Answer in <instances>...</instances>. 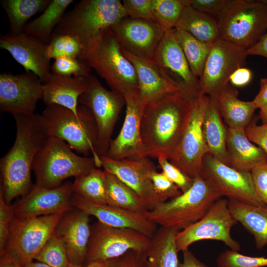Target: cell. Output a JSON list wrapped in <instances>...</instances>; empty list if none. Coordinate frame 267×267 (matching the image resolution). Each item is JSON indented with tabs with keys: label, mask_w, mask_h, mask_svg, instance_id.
<instances>
[{
	"label": "cell",
	"mask_w": 267,
	"mask_h": 267,
	"mask_svg": "<svg viewBox=\"0 0 267 267\" xmlns=\"http://www.w3.org/2000/svg\"><path fill=\"white\" fill-rule=\"evenodd\" d=\"M208 153L230 166L226 147L227 126L222 121L215 97L210 96L203 123Z\"/></svg>",
	"instance_id": "83f0119b"
},
{
	"label": "cell",
	"mask_w": 267,
	"mask_h": 267,
	"mask_svg": "<svg viewBox=\"0 0 267 267\" xmlns=\"http://www.w3.org/2000/svg\"><path fill=\"white\" fill-rule=\"evenodd\" d=\"M252 78L251 71L242 67L236 70L230 76L229 83L233 87H241L247 85Z\"/></svg>",
	"instance_id": "816d5d0a"
},
{
	"label": "cell",
	"mask_w": 267,
	"mask_h": 267,
	"mask_svg": "<svg viewBox=\"0 0 267 267\" xmlns=\"http://www.w3.org/2000/svg\"><path fill=\"white\" fill-rule=\"evenodd\" d=\"M95 168L92 157L76 154L67 143L53 136L48 137L32 166L36 185L47 189L57 187L64 179L76 178Z\"/></svg>",
	"instance_id": "8992f818"
},
{
	"label": "cell",
	"mask_w": 267,
	"mask_h": 267,
	"mask_svg": "<svg viewBox=\"0 0 267 267\" xmlns=\"http://www.w3.org/2000/svg\"><path fill=\"white\" fill-rule=\"evenodd\" d=\"M238 91L229 84L215 97L221 115L229 128L245 129L251 122L257 109L253 101H245L238 98Z\"/></svg>",
	"instance_id": "f1b7e54d"
},
{
	"label": "cell",
	"mask_w": 267,
	"mask_h": 267,
	"mask_svg": "<svg viewBox=\"0 0 267 267\" xmlns=\"http://www.w3.org/2000/svg\"><path fill=\"white\" fill-rule=\"evenodd\" d=\"M43 82L32 72L14 75L0 74V110L16 115L34 113L37 103L42 99Z\"/></svg>",
	"instance_id": "e0dca14e"
},
{
	"label": "cell",
	"mask_w": 267,
	"mask_h": 267,
	"mask_svg": "<svg viewBox=\"0 0 267 267\" xmlns=\"http://www.w3.org/2000/svg\"><path fill=\"white\" fill-rule=\"evenodd\" d=\"M14 217L12 205L5 203L2 193L0 190V253L5 249L10 223Z\"/></svg>",
	"instance_id": "7dc6e473"
},
{
	"label": "cell",
	"mask_w": 267,
	"mask_h": 267,
	"mask_svg": "<svg viewBox=\"0 0 267 267\" xmlns=\"http://www.w3.org/2000/svg\"><path fill=\"white\" fill-rule=\"evenodd\" d=\"M183 262L180 267H209L198 260L188 249L182 252Z\"/></svg>",
	"instance_id": "11a10c76"
},
{
	"label": "cell",
	"mask_w": 267,
	"mask_h": 267,
	"mask_svg": "<svg viewBox=\"0 0 267 267\" xmlns=\"http://www.w3.org/2000/svg\"><path fill=\"white\" fill-rule=\"evenodd\" d=\"M51 0H1L0 3L7 13L9 32H23L29 20L37 13L43 12Z\"/></svg>",
	"instance_id": "836d02e7"
},
{
	"label": "cell",
	"mask_w": 267,
	"mask_h": 267,
	"mask_svg": "<svg viewBox=\"0 0 267 267\" xmlns=\"http://www.w3.org/2000/svg\"><path fill=\"white\" fill-rule=\"evenodd\" d=\"M73 2V0H51L39 16L27 24L24 32L48 44L66 9Z\"/></svg>",
	"instance_id": "d6a6232c"
},
{
	"label": "cell",
	"mask_w": 267,
	"mask_h": 267,
	"mask_svg": "<svg viewBox=\"0 0 267 267\" xmlns=\"http://www.w3.org/2000/svg\"><path fill=\"white\" fill-rule=\"evenodd\" d=\"M197 96L179 91L145 104L140 135L147 157L170 159L184 130L192 102Z\"/></svg>",
	"instance_id": "7a4b0ae2"
},
{
	"label": "cell",
	"mask_w": 267,
	"mask_h": 267,
	"mask_svg": "<svg viewBox=\"0 0 267 267\" xmlns=\"http://www.w3.org/2000/svg\"><path fill=\"white\" fill-rule=\"evenodd\" d=\"M151 178L156 193L164 202L179 196L182 192L162 172H152Z\"/></svg>",
	"instance_id": "f6af8a7d"
},
{
	"label": "cell",
	"mask_w": 267,
	"mask_h": 267,
	"mask_svg": "<svg viewBox=\"0 0 267 267\" xmlns=\"http://www.w3.org/2000/svg\"><path fill=\"white\" fill-rule=\"evenodd\" d=\"M222 195L201 176L194 178L191 187L179 196L161 203L145 213L160 226L182 230L201 219Z\"/></svg>",
	"instance_id": "5b68a950"
},
{
	"label": "cell",
	"mask_w": 267,
	"mask_h": 267,
	"mask_svg": "<svg viewBox=\"0 0 267 267\" xmlns=\"http://www.w3.org/2000/svg\"><path fill=\"white\" fill-rule=\"evenodd\" d=\"M68 267H82L76 266H74V265L70 264Z\"/></svg>",
	"instance_id": "94428289"
},
{
	"label": "cell",
	"mask_w": 267,
	"mask_h": 267,
	"mask_svg": "<svg viewBox=\"0 0 267 267\" xmlns=\"http://www.w3.org/2000/svg\"><path fill=\"white\" fill-rule=\"evenodd\" d=\"M47 44L23 32H8L0 37V47L6 50L25 71L37 75L44 83L50 73Z\"/></svg>",
	"instance_id": "44dd1931"
},
{
	"label": "cell",
	"mask_w": 267,
	"mask_h": 267,
	"mask_svg": "<svg viewBox=\"0 0 267 267\" xmlns=\"http://www.w3.org/2000/svg\"><path fill=\"white\" fill-rule=\"evenodd\" d=\"M145 253L129 251L118 258L106 261V267H143Z\"/></svg>",
	"instance_id": "c3c4849f"
},
{
	"label": "cell",
	"mask_w": 267,
	"mask_h": 267,
	"mask_svg": "<svg viewBox=\"0 0 267 267\" xmlns=\"http://www.w3.org/2000/svg\"><path fill=\"white\" fill-rule=\"evenodd\" d=\"M218 23L221 39L247 50L267 32V0H233Z\"/></svg>",
	"instance_id": "ba28073f"
},
{
	"label": "cell",
	"mask_w": 267,
	"mask_h": 267,
	"mask_svg": "<svg viewBox=\"0 0 267 267\" xmlns=\"http://www.w3.org/2000/svg\"><path fill=\"white\" fill-rule=\"evenodd\" d=\"M185 2L175 29L185 31L208 44L220 38L218 20L193 8L186 0Z\"/></svg>",
	"instance_id": "1f68e13d"
},
{
	"label": "cell",
	"mask_w": 267,
	"mask_h": 267,
	"mask_svg": "<svg viewBox=\"0 0 267 267\" xmlns=\"http://www.w3.org/2000/svg\"><path fill=\"white\" fill-rule=\"evenodd\" d=\"M256 191L267 206V162L251 171Z\"/></svg>",
	"instance_id": "681fc988"
},
{
	"label": "cell",
	"mask_w": 267,
	"mask_h": 267,
	"mask_svg": "<svg viewBox=\"0 0 267 267\" xmlns=\"http://www.w3.org/2000/svg\"><path fill=\"white\" fill-rule=\"evenodd\" d=\"M64 214L25 218L15 216L10 223L5 250L13 254L22 267L33 262L54 233Z\"/></svg>",
	"instance_id": "8fae6325"
},
{
	"label": "cell",
	"mask_w": 267,
	"mask_h": 267,
	"mask_svg": "<svg viewBox=\"0 0 267 267\" xmlns=\"http://www.w3.org/2000/svg\"><path fill=\"white\" fill-rule=\"evenodd\" d=\"M244 130L248 139L267 154V124L257 125L256 122H251Z\"/></svg>",
	"instance_id": "f907efd6"
},
{
	"label": "cell",
	"mask_w": 267,
	"mask_h": 267,
	"mask_svg": "<svg viewBox=\"0 0 267 267\" xmlns=\"http://www.w3.org/2000/svg\"><path fill=\"white\" fill-rule=\"evenodd\" d=\"M186 0L193 8L218 20L227 11L233 1V0Z\"/></svg>",
	"instance_id": "7bdbcfd3"
},
{
	"label": "cell",
	"mask_w": 267,
	"mask_h": 267,
	"mask_svg": "<svg viewBox=\"0 0 267 267\" xmlns=\"http://www.w3.org/2000/svg\"><path fill=\"white\" fill-rule=\"evenodd\" d=\"M34 260L51 267H68L70 265L64 244L55 233L47 241Z\"/></svg>",
	"instance_id": "ab89813d"
},
{
	"label": "cell",
	"mask_w": 267,
	"mask_h": 267,
	"mask_svg": "<svg viewBox=\"0 0 267 267\" xmlns=\"http://www.w3.org/2000/svg\"><path fill=\"white\" fill-rule=\"evenodd\" d=\"M106 172L107 205L136 212L148 211L139 196L113 174Z\"/></svg>",
	"instance_id": "e575fe53"
},
{
	"label": "cell",
	"mask_w": 267,
	"mask_h": 267,
	"mask_svg": "<svg viewBox=\"0 0 267 267\" xmlns=\"http://www.w3.org/2000/svg\"><path fill=\"white\" fill-rule=\"evenodd\" d=\"M122 2L126 16L155 21L152 11L151 0H124Z\"/></svg>",
	"instance_id": "bcb514c9"
},
{
	"label": "cell",
	"mask_w": 267,
	"mask_h": 267,
	"mask_svg": "<svg viewBox=\"0 0 267 267\" xmlns=\"http://www.w3.org/2000/svg\"><path fill=\"white\" fill-rule=\"evenodd\" d=\"M173 30L166 32L151 59L170 78L182 86L189 93L201 94L199 79L192 73Z\"/></svg>",
	"instance_id": "cb8c5ba5"
},
{
	"label": "cell",
	"mask_w": 267,
	"mask_h": 267,
	"mask_svg": "<svg viewBox=\"0 0 267 267\" xmlns=\"http://www.w3.org/2000/svg\"><path fill=\"white\" fill-rule=\"evenodd\" d=\"M228 202L225 198L218 199L201 219L178 231L175 239L178 252L187 250L192 244L205 239L222 241L230 250L238 252L240 245L230 234L232 227L237 222L228 209Z\"/></svg>",
	"instance_id": "4fadbf2b"
},
{
	"label": "cell",
	"mask_w": 267,
	"mask_h": 267,
	"mask_svg": "<svg viewBox=\"0 0 267 267\" xmlns=\"http://www.w3.org/2000/svg\"><path fill=\"white\" fill-rule=\"evenodd\" d=\"M178 230L160 226L150 238L143 267H180L176 236Z\"/></svg>",
	"instance_id": "f546056e"
},
{
	"label": "cell",
	"mask_w": 267,
	"mask_h": 267,
	"mask_svg": "<svg viewBox=\"0 0 267 267\" xmlns=\"http://www.w3.org/2000/svg\"><path fill=\"white\" fill-rule=\"evenodd\" d=\"M122 51L135 69L139 98L145 104L179 91L191 94L170 78L151 58L135 55L122 47Z\"/></svg>",
	"instance_id": "7402d4cb"
},
{
	"label": "cell",
	"mask_w": 267,
	"mask_h": 267,
	"mask_svg": "<svg viewBox=\"0 0 267 267\" xmlns=\"http://www.w3.org/2000/svg\"><path fill=\"white\" fill-rule=\"evenodd\" d=\"M16 135L9 151L0 160V189L7 204L32 189L31 171L35 158L49 137L41 115L13 116Z\"/></svg>",
	"instance_id": "6da1fadb"
},
{
	"label": "cell",
	"mask_w": 267,
	"mask_h": 267,
	"mask_svg": "<svg viewBox=\"0 0 267 267\" xmlns=\"http://www.w3.org/2000/svg\"><path fill=\"white\" fill-rule=\"evenodd\" d=\"M247 49L219 38L211 45L199 78L200 94L216 96L229 84L231 75L244 67Z\"/></svg>",
	"instance_id": "5bb4252c"
},
{
	"label": "cell",
	"mask_w": 267,
	"mask_h": 267,
	"mask_svg": "<svg viewBox=\"0 0 267 267\" xmlns=\"http://www.w3.org/2000/svg\"><path fill=\"white\" fill-rule=\"evenodd\" d=\"M247 51L248 55L261 56L267 59V32L257 44Z\"/></svg>",
	"instance_id": "f5cc1de1"
},
{
	"label": "cell",
	"mask_w": 267,
	"mask_h": 267,
	"mask_svg": "<svg viewBox=\"0 0 267 267\" xmlns=\"http://www.w3.org/2000/svg\"><path fill=\"white\" fill-rule=\"evenodd\" d=\"M79 103L87 107L95 119L98 131L96 154L99 157L106 156L114 126L125 104L124 96L118 92L105 89L90 73Z\"/></svg>",
	"instance_id": "30bf717a"
},
{
	"label": "cell",
	"mask_w": 267,
	"mask_h": 267,
	"mask_svg": "<svg viewBox=\"0 0 267 267\" xmlns=\"http://www.w3.org/2000/svg\"><path fill=\"white\" fill-rule=\"evenodd\" d=\"M201 176L228 199L256 206H267L259 197L251 172L236 170L207 153Z\"/></svg>",
	"instance_id": "9a60e30c"
},
{
	"label": "cell",
	"mask_w": 267,
	"mask_h": 267,
	"mask_svg": "<svg viewBox=\"0 0 267 267\" xmlns=\"http://www.w3.org/2000/svg\"><path fill=\"white\" fill-rule=\"evenodd\" d=\"M253 101L259 109L267 104V78L261 80L260 90Z\"/></svg>",
	"instance_id": "db71d44e"
},
{
	"label": "cell",
	"mask_w": 267,
	"mask_h": 267,
	"mask_svg": "<svg viewBox=\"0 0 267 267\" xmlns=\"http://www.w3.org/2000/svg\"><path fill=\"white\" fill-rule=\"evenodd\" d=\"M73 183L47 189L33 185L30 191L13 205L15 216L19 218L38 217L65 213L75 208L71 203Z\"/></svg>",
	"instance_id": "ffe728a7"
},
{
	"label": "cell",
	"mask_w": 267,
	"mask_h": 267,
	"mask_svg": "<svg viewBox=\"0 0 267 267\" xmlns=\"http://www.w3.org/2000/svg\"><path fill=\"white\" fill-rule=\"evenodd\" d=\"M185 5V0H151L155 20L166 32L175 29Z\"/></svg>",
	"instance_id": "74e56055"
},
{
	"label": "cell",
	"mask_w": 267,
	"mask_h": 267,
	"mask_svg": "<svg viewBox=\"0 0 267 267\" xmlns=\"http://www.w3.org/2000/svg\"><path fill=\"white\" fill-rule=\"evenodd\" d=\"M228 209L237 222L255 239L260 249L267 244V206H256L228 199Z\"/></svg>",
	"instance_id": "4dcf8cb0"
},
{
	"label": "cell",
	"mask_w": 267,
	"mask_h": 267,
	"mask_svg": "<svg viewBox=\"0 0 267 267\" xmlns=\"http://www.w3.org/2000/svg\"><path fill=\"white\" fill-rule=\"evenodd\" d=\"M111 30L121 46L138 56L152 58L166 31L155 21L125 16Z\"/></svg>",
	"instance_id": "d6986e66"
},
{
	"label": "cell",
	"mask_w": 267,
	"mask_h": 267,
	"mask_svg": "<svg viewBox=\"0 0 267 267\" xmlns=\"http://www.w3.org/2000/svg\"><path fill=\"white\" fill-rule=\"evenodd\" d=\"M73 190L74 193L87 200L107 204L106 172L97 168L76 178Z\"/></svg>",
	"instance_id": "d590c367"
},
{
	"label": "cell",
	"mask_w": 267,
	"mask_h": 267,
	"mask_svg": "<svg viewBox=\"0 0 267 267\" xmlns=\"http://www.w3.org/2000/svg\"><path fill=\"white\" fill-rule=\"evenodd\" d=\"M226 147L230 166L236 170L251 172L267 162V154L248 139L244 129L227 127Z\"/></svg>",
	"instance_id": "4316f807"
},
{
	"label": "cell",
	"mask_w": 267,
	"mask_h": 267,
	"mask_svg": "<svg viewBox=\"0 0 267 267\" xmlns=\"http://www.w3.org/2000/svg\"><path fill=\"white\" fill-rule=\"evenodd\" d=\"M81 60L104 79L111 90L124 96L138 89L135 69L123 54L122 46L111 29L84 52Z\"/></svg>",
	"instance_id": "52a82bcc"
},
{
	"label": "cell",
	"mask_w": 267,
	"mask_h": 267,
	"mask_svg": "<svg viewBox=\"0 0 267 267\" xmlns=\"http://www.w3.org/2000/svg\"><path fill=\"white\" fill-rule=\"evenodd\" d=\"M23 267H51L42 262H40L39 261H37V262L33 261Z\"/></svg>",
	"instance_id": "680465c9"
},
{
	"label": "cell",
	"mask_w": 267,
	"mask_h": 267,
	"mask_svg": "<svg viewBox=\"0 0 267 267\" xmlns=\"http://www.w3.org/2000/svg\"><path fill=\"white\" fill-rule=\"evenodd\" d=\"M84 51L83 45L75 37L66 34H52L47 46L46 56L50 60L62 57L81 60Z\"/></svg>",
	"instance_id": "f35d334b"
},
{
	"label": "cell",
	"mask_w": 267,
	"mask_h": 267,
	"mask_svg": "<svg viewBox=\"0 0 267 267\" xmlns=\"http://www.w3.org/2000/svg\"><path fill=\"white\" fill-rule=\"evenodd\" d=\"M125 16L120 0H82L65 13L52 34L75 37L85 51L97 43Z\"/></svg>",
	"instance_id": "3957f363"
},
{
	"label": "cell",
	"mask_w": 267,
	"mask_h": 267,
	"mask_svg": "<svg viewBox=\"0 0 267 267\" xmlns=\"http://www.w3.org/2000/svg\"><path fill=\"white\" fill-rule=\"evenodd\" d=\"M157 160L162 170V173L178 186L182 193L185 192L191 187L194 178L184 174L178 168L169 162L168 159L159 157Z\"/></svg>",
	"instance_id": "ee69618b"
},
{
	"label": "cell",
	"mask_w": 267,
	"mask_h": 267,
	"mask_svg": "<svg viewBox=\"0 0 267 267\" xmlns=\"http://www.w3.org/2000/svg\"><path fill=\"white\" fill-rule=\"evenodd\" d=\"M101 166L131 188L142 200L148 211L164 201L156 193L151 175L156 171L149 157L115 160L107 156L100 157Z\"/></svg>",
	"instance_id": "2e32d148"
},
{
	"label": "cell",
	"mask_w": 267,
	"mask_h": 267,
	"mask_svg": "<svg viewBox=\"0 0 267 267\" xmlns=\"http://www.w3.org/2000/svg\"><path fill=\"white\" fill-rule=\"evenodd\" d=\"M71 203L74 208L86 212L96 218L99 222L110 226L133 229L150 238L157 229V225L150 221L145 213L95 203L74 192Z\"/></svg>",
	"instance_id": "603a6c76"
},
{
	"label": "cell",
	"mask_w": 267,
	"mask_h": 267,
	"mask_svg": "<svg viewBox=\"0 0 267 267\" xmlns=\"http://www.w3.org/2000/svg\"><path fill=\"white\" fill-rule=\"evenodd\" d=\"M90 216L75 208L63 215L55 228L54 233L63 242L71 265L80 267L85 265L91 233Z\"/></svg>",
	"instance_id": "d4e9b609"
},
{
	"label": "cell",
	"mask_w": 267,
	"mask_h": 267,
	"mask_svg": "<svg viewBox=\"0 0 267 267\" xmlns=\"http://www.w3.org/2000/svg\"><path fill=\"white\" fill-rule=\"evenodd\" d=\"M0 267H22L16 257L7 250L0 253Z\"/></svg>",
	"instance_id": "9f6ffc18"
},
{
	"label": "cell",
	"mask_w": 267,
	"mask_h": 267,
	"mask_svg": "<svg viewBox=\"0 0 267 267\" xmlns=\"http://www.w3.org/2000/svg\"><path fill=\"white\" fill-rule=\"evenodd\" d=\"M217 264L218 267H264L267 266V258L248 256L228 250L220 254Z\"/></svg>",
	"instance_id": "60d3db41"
},
{
	"label": "cell",
	"mask_w": 267,
	"mask_h": 267,
	"mask_svg": "<svg viewBox=\"0 0 267 267\" xmlns=\"http://www.w3.org/2000/svg\"><path fill=\"white\" fill-rule=\"evenodd\" d=\"M209 99V96L200 94L192 101L184 130L169 160L192 178L201 176L203 159L208 153L203 123Z\"/></svg>",
	"instance_id": "9c48e42d"
},
{
	"label": "cell",
	"mask_w": 267,
	"mask_h": 267,
	"mask_svg": "<svg viewBox=\"0 0 267 267\" xmlns=\"http://www.w3.org/2000/svg\"><path fill=\"white\" fill-rule=\"evenodd\" d=\"M259 118L262 124H267V104L260 109Z\"/></svg>",
	"instance_id": "6f0895ef"
},
{
	"label": "cell",
	"mask_w": 267,
	"mask_h": 267,
	"mask_svg": "<svg viewBox=\"0 0 267 267\" xmlns=\"http://www.w3.org/2000/svg\"><path fill=\"white\" fill-rule=\"evenodd\" d=\"M88 76H64L51 72L43 83L44 102L46 106H63L78 114L79 98L86 90Z\"/></svg>",
	"instance_id": "484cf974"
},
{
	"label": "cell",
	"mask_w": 267,
	"mask_h": 267,
	"mask_svg": "<svg viewBox=\"0 0 267 267\" xmlns=\"http://www.w3.org/2000/svg\"><path fill=\"white\" fill-rule=\"evenodd\" d=\"M44 126L49 136L65 141L72 150L94 159L97 168L101 162L96 152L98 131L95 119L90 110L80 104L78 114L57 105H50L41 115Z\"/></svg>",
	"instance_id": "277c9868"
},
{
	"label": "cell",
	"mask_w": 267,
	"mask_h": 267,
	"mask_svg": "<svg viewBox=\"0 0 267 267\" xmlns=\"http://www.w3.org/2000/svg\"><path fill=\"white\" fill-rule=\"evenodd\" d=\"M51 72L60 76L87 77L90 68L83 61L75 58L62 57L54 59Z\"/></svg>",
	"instance_id": "b9f144b4"
},
{
	"label": "cell",
	"mask_w": 267,
	"mask_h": 267,
	"mask_svg": "<svg viewBox=\"0 0 267 267\" xmlns=\"http://www.w3.org/2000/svg\"><path fill=\"white\" fill-rule=\"evenodd\" d=\"M106 261L105 262H94L89 263L82 267H106Z\"/></svg>",
	"instance_id": "91938a15"
},
{
	"label": "cell",
	"mask_w": 267,
	"mask_h": 267,
	"mask_svg": "<svg viewBox=\"0 0 267 267\" xmlns=\"http://www.w3.org/2000/svg\"><path fill=\"white\" fill-rule=\"evenodd\" d=\"M124 96L126 106L124 123L118 135L111 140L106 156L115 160L147 157L140 135L145 104L139 98L138 89Z\"/></svg>",
	"instance_id": "ac0fdd59"
},
{
	"label": "cell",
	"mask_w": 267,
	"mask_h": 267,
	"mask_svg": "<svg viewBox=\"0 0 267 267\" xmlns=\"http://www.w3.org/2000/svg\"><path fill=\"white\" fill-rule=\"evenodd\" d=\"M150 238L136 230L110 226L98 221L91 225L85 265L105 262L133 250L144 253Z\"/></svg>",
	"instance_id": "7c38bea8"
},
{
	"label": "cell",
	"mask_w": 267,
	"mask_h": 267,
	"mask_svg": "<svg viewBox=\"0 0 267 267\" xmlns=\"http://www.w3.org/2000/svg\"><path fill=\"white\" fill-rule=\"evenodd\" d=\"M173 32L192 73L199 79L212 44L201 42L189 33L182 30L174 29Z\"/></svg>",
	"instance_id": "8d00e7d4"
}]
</instances>
